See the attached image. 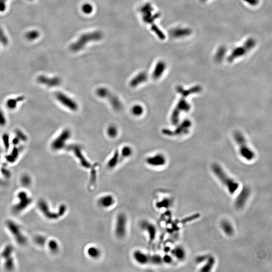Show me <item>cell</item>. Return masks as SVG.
Returning a JSON list of instances; mask_svg holds the SVG:
<instances>
[{
	"label": "cell",
	"mask_w": 272,
	"mask_h": 272,
	"mask_svg": "<svg viewBox=\"0 0 272 272\" xmlns=\"http://www.w3.org/2000/svg\"><path fill=\"white\" fill-rule=\"evenodd\" d=\"M132 154V149L129 146L124 147L121 151V156L123 158L130 157Z\"/></svg>",
	"instance_id": "obj_33"
},
{
	"label": "cell",
	"mask_w": 272,
	"mask_h": 272,
	"mask_svg": "<svg viewBox=\"0 0 272 272\" xmlns=\"http://www.w3.org/2000/svg\"><path fill=\"white\" fill-rule=\"evenodd\" d=\"M199 216H200V215L198 214H196L194 215H192V216L188 217L187 218H185L183 220V223H187L188 222L191 221L192 220H194V219H196L199 218Z\"/></svg>",
	"instance_id": "obj_40"
},
{
	"label": "cell",
	"mask_w": 272,
	"mask_h": 272,
	"mask_svg": "<svg viewBox=\"0 0 272 272\" xmlns=\"http://www.w3.org/2000/svg\"><path fill=\"white\" fill-rule=\"evenodd\" d=\"M147 75L144 72L138 74L131 81L130 83V86L132 87H136L137 86L146 82L147 80Z\"/></svg>",
	"instance_id": "obj_20"
},
{
	"label": "cell",
	"mask_w": 272,
	"mask_h": 272,
	"mask_svg": "<svg viewBox=\"0 0 272 272\" xmlns=\"http://www.w3.org/2000/svg\"><path fill=\"white\" fill-rule=\"evenodd\" d=\"M119 161V154L118 151H116L115 153L113 156L110 159L108 162V167L110 168H112L117 165Z\"/></svg>",
	"instance_id": "obj_28"
},
{
	"label": "cell",
	"mask_w": 272,
	"mask_h": 272,
	"mask_svg": "<svg viewBox=\"0 0 272 272\" xmlns=\"http://www.w3.org/2000/svg\"><path fill=\"white\" fill-rule=\"evenodd\" d=\"M7 122V120L3 112L0 110V126H4Z\"/></svg>",
	"instance_id": "obj_37"
},
{
	"label": "cell",
	"mask_w": 272,
	"mask_h": 272,
	"mask_svg": "<svg viewBox=\"0 0 272 272\" xmlns=\"http://www.w3.org/2000/svg\"><path fill=\"white\" fill-rule=\"evenodd\" d=\"M163 262H165V263H170L172 262V258L169 255H165L162 258Z\"/></svg>",
	"instance_id": "obj_43"
},
{
	"label": "cell",
	"mask_w": 272,
	"mask_h": 272,
	"mask_svg": "<svg viewBox=\"0 0 272 272\" xmlns=\"http://www.w3.org/2000/svg\"><path fill=\"white\" fill-rule=\"evenodd\" d=\"M192 31L190 29L187 28H178L173 30L171 34L172 36L175 38H180L190 35Z\"/></svg>",
	"instance_id": "obj_21"
},
{
	"label": "cell",
	"mask_w": 272,
	"mask_h": 272,
	"mask_svg": "<svg viewBox=\"0 0 272 272\" xmlns=\"http://www.w3.org/2000/svg\"><path fill=\"white\" fill-rule=\"evenodd\" d=\"M57 99L59 101L62 105L66 107L67 108L73 111H76L78 110V106L77 103L71 98L67 96V95L62 92L57 93L56 94Z\"/></svg>",
	"instance_id": "obj_9"
},
{
	"label": "cell",
	"mask_w": 272,
	"mask_h": 272,
	"mask_svg": "<svg viewBox=\"0 0 272 272\" xmlns=\"http://www.w3.org/2000/svg\"><path fill=\"white\" fill-rule=\"evenodd\" d=\"M166 66L164 62L160 61L157 63L154 69L152 77L154 79L157 80L162 76L165 70Z\"/></svg>",
	"instance_id": "obj_18"
},
{
	"label": "cell",
	"mask_w": 272,
	"mask_h": 272,
	"mask_svg": "<svg viewBox=\"0 0 272 272\" xmlns=\"http://www.w3.org/2000/svg\"><path fill=\"white\" fill-rule=\"evenodd\" d=\"M208 257L209 256H198L196 258V262H197L198 263H201L207 260Z\"/></svg>",
	"instance_id": "obj_42"
},
{
	"label": "cell",
	"mask_w": 272,
	"mask_h": 272,
	"mask_svg": "<svg viewBox=\"0 0 272 272\" xmlns=\"http://www.w3.org/2000/svg\"><path fill=\"white\" fill-rule=\"evenodd\" d=\"M152 7L148 4L142 8L141 12L143 14V19L145 22H147V23H151V22L155 19V18H156V16H152Z\"/></svg>",
	"instance_id": "obj_17"
},
{
	"label": "cell",
	"mask_w": 272,
	"mask_h": 272,
	"mask_svg": "<svg viewBox=\"0 0 272 272\" xmlns=\"http://www.w3.org/2000/svg\"><path fill=\"white\" fill-rule=\"evenodd\" d=\"M127 217L124 213H120L115 220V233L117 237L120 238H124L127 232Z\"/></svg>",
	"instance_id": "obj_5"
},
{
	"label": "cell",
	"mask_w": 272,
	"mask_h": 272,
	"mask_svg": "<svg viewBox=\"0 0 272 272\" xmlns=\"http://www.w3.org/2000/svg\"><path fill=\"white\" fill-rule=\"evenodd\" d=\"M0 42L4 45H7L8 44V39L3 30L0 27Z\"/></svg>",
	"instance_id": "obj_35"
},
{
	"label": "cell",
	"mask_w": 272,
	"mask_h": 272,
	"mask_svg": "<svg viewBox=\"0 0 272 272\" xmlns=\"http://www.w3.org/2000/svg\"><path fill=\"white\" fill-rule=\"evenodd\" d=\"M172 254L178 260H184L185 258V251L183 248L177 246L172 251Z\"/></svg>",
	"instance_id": "obj_24"
},
{
	"label": "cell",
	"mask_w": 272,
	"mask_h": 272,
	"mask_svg": "<svg viewBox=\"0 0 272 272\" xmlns=\"http://www.w3.org/2000/svg\"><path fill=\"white\" fill-rule=\"evenodd\" d=\"M245 2L251 6H256L258 4V0H244Z\"/></svg>",
	"instance_id": "obj_44"
},
{
	"label": "cell",
	"mask_w": 272,
	"mask_h": 272,
	"mask_svg": "<svg viewBox=\"0 0 272 272\" xmlns=\"http://www.w3.org/2000/svg\"><path fill=\"white\" fill-rule=\"evenodd\" d=\"M146 162L147 164L152 167H160L166 164V159L162 154H157L147 158Z\"/></svg>",
	"instance_id": "obj_12"
},
{
	"label": "cell",
	"mask_w": 272,
	"mask_h": 272,
	"mask_svg": "<svg viewBox=\"0 0 272 272\" xmlns=\"http://www.w3.org/2000/svg\"><path fill=\"white\" fill-rule=\"evenodd\" d=\"M71 135L70 130L66 129L62 132L52 144V147L54 150H61L66 145V143Z\"/></svg>",
	"instance_id": "obj_8"
},
{
	"label": "cell",
	"mask_w": 272,
	"mask_h": 272,
	"mask_svg": "<svg viewBox=\"0 0 272 272\" xmlns=\"http://www.w3.org/2000/svg\"><path fill=\"white\" fill-rule=\"evenodd\" d=\"M70 148L71 149V150L73 151L76 156L80 159L82 165L84 166L87 167L89 166L90 165H89V163L86 160L85 158H84L83 155L82 154V151H81L80 147L77 145H73V146H70Z\"/></svg>",
	"instance_id": "obj_22"
},
{
	"label": "cell",
	"mask_w": 272,
	"mask_h": 272,
	"mask_svg": "<svg viewBox=\"0 0 272 272\" xmlns=\"http://www.w3.org/2000/svg\"><path fill=\"white\" fill-rule=\"evenodd\" d=\"M152 29L153 31H154L156 33L157 35L161 39H165V36H164V34L162 33V32L158 28H157L156 26H154L152 28Z\"/></svg>",
	"instance_id": "obj_39"
},
{
	"label": "cell",
	"mask_w": 272,
	"mask_h": 272,
	"mask_svg": "<svg viewBox=\"0 0 272 272\" xmlns=\"http://www.w3.org/2000/svg\"><path fill=\"white\" fill-rule=\"evenodd\" d=\"M102 37L101 33L99 32H94L82 35L76 42L71 45V49L74 52L80 50L84 47L86 44L90 41L99 40Z\"/></svg>",
	"instance_id": "obj_4"
},
{
	"label": "cell",
	"mask_w": 272,
	"mask_h": 272,
	"mask_svg": "<svg viewBox=\"0 0 272 272\" xmlns=\"http://www.w3.org/2000/svg\"><path fill=\"white\" fill-rule=\"evenodd\" d=\"M221 226L222 229L227 235L231 236L233 234L234 231L233 227L229 222L226 220H224L221 222Z\"/></svg>",
	"instance_id": "obj_23"
},
{
	"label": "cell",
	"mask_w": 272,
	"mask_h": 272,
	"mask_svg": "<svg viewBox=\"0 0 272 272\" xmlns=\"http://www.w3.org/2000/svg\"><path fill=\"white\" fill-rule=\"evenodd\" d=\"M18 140H19V138H18V139H17V141H18ZM13 142H14V143H13V144H17V142H16V139L14 140V141H13Z\"/></svg>",
	"instance_id": "obj_45"
},
{
	"label": "cell",
	"mask_w": 272,
	"mask_h": 272,
	"mask_svg": "<svg viewBox=\"0 0 272 272\" xmlns=\"http://www.w3.org/2000/svg\"><path fill=\"white\" fill-rule=\"evenodd\" d=\"M118 133L117 127L115 126H111L107 129V134L111 138H115Z\"/></svg>",
	"instance_id": "obj_34"
},
{
	"label": "cell",
	"mask_w": 272,
	"mask_h": 272,
	"mask_svg": "<svg viewBox=\"0 0 272 272\" xmlns=\"http://www.w3.org/2000/svg\"><path fill=\"white\" fill-rule=\"evenodd\" d=\"M256 45V42L255 39L253 38H249L248 39L244 42L243 47H245L247 51H249L251 49H253V47H255V46Z\"/></svg>",
	"instance_id": "obj_29"
},
{
	"label": "cell",
	"mask_w": 272,
	"mask_h": 272,
	"mask_svg": "<svg viewBox=\"0 0 272 272\" xmlns=\"http://www.w3.org/2000/svg\"><path fill=\"white\" fill-rule=\"evenodd\" d=\"M4 144L6 148H8L9 147V136L7 134L4 135L3 137Z\"/></svg>",
	"instance_id": "obj_41"
},
{
	"label": "cell",
	"mask_w": 272,
	"mask_h": 272,
	"mask_svg": "<svg viewBox=\"0 0 272 272\" xmlns=\"http://www.w3.org/2000/svg\"><path fill=\"white\" fill-rule=\"evenodd\" d=\"M132 256L135 262L140 265H146L149 263L150 255L141 250L137 249L135 251Z\"/></svg>",
	"instance_id": "obj_13"
},
{
	"label": "cell",
	"mask_w": 272,
	"mask_h": 272,
	"mask_svg": "<svg viewBox=\"0 0 272 272\" xmlns=\"http://www.w3.org/2000/svg\"><path fill=\"white\" fill-rule=\"evenodd\" d=\"M26 38L29 40H34L37 39L39 37V33L36 30H32L26 33Z\"/></svg>",
	"instance_id": "obj_32"
},
{
	"label": "cell",
	"mask_w": 272,
	"mask_h": 272,
	"mask_svg": "<svg viewBox=\"0 0 272 272\" xmlns=\"http://www.w3.org/2000/svg\"><path fill=\"white\" fill-rule=\"evenodd\" d=\"M176 90L177 92L180 94V97L171 113L170 120L174 125L178 124L181 113L187 112L191 108L190 104L187 101V98L192 94L200 92L202 90V88L200 86L197 85L188 89H185L181 86H178Z\"/></svg>",
	"instance_id": "obj_1"
},
{
	"label": "cell",
	"mask_w": 272,
	"mask_h": 272,
	"mask_svg": "<svg viewBox=\"0 0 272 272\" xmlns=\"http://www.w3.org/2000/svg\"><path fill=\"white\" fill-rule=\"evenodd\" d=\"M192 124L190 120H185L180 123L174 130H170L165 129L162 130V133L168 136H180L188 134L192 127Z\"/></svg>",
	"instance_id": "obj_6"
},
{
	"label": "cell",
	"mask_w": 272,
	"mask_h": 272,
	"mask_svg": "<svg viewBox=\"0 0 272 272\" xmlns=\"http://www.w3.org/2000/svg\"><path fill=\"white\" fill-rule=\"evenodd\" d=\"M132 112L135 116L139 117L143 114L144 112V108L140 105H135L132 108Z\"/></svg>",
	"instance_id": "obj_30"
},
{
	"label": "cell",
	"mask_w": 272,
	"mask_h": 272,
	"mask_svg": "<svg viewBox=\"0 0 272 272\" xmlns=\"http://www.w3.org/2000/svg\"><path fill=\"white\" fill-rule=\"evenodd\" d=\"M141 227L143 230L148 233L150 241H154L156 234V228L155 225L149 222L144 221L141 223Z\"/></svg>",
	"instance_id": "obj_14"
},
{
	"label": "cell",
	"mask_w": 272,
	"mask_h": 272,
	"mask_svg": "<svg viewBox=\"0 0 272 272\" xmlns=\"http://www.w3.org/2000/svg\"><path fill=\"white\" fill-rule=\"evenodd\" d=\"M202 1H203V2H204V1H207V0H202Z\"/></svg>",
	"instance_id": "obj_46"
},
{
	"label": "cell",
	"mask_w": 272,
	"mask_h": 272,
	"mask_svg": "<svg viewBox=\"0 0 272 272\" xmlns=\"http://www.w3.org/2000/svg\"><path fill=\"white\" fill-rule=\"evenodd\" d=\"M96 93L98 96L104 98H108V100L110 102L113 108L119 111L122 110V106L120 100L115 94L110 92L108 89L105 88H100L96 91Z\"/></svg>",
	"instance_id": "obj_7"
},
{
	"label": "cell",
	"mask_w": 272,
	"mask_h": 272,
	"mask_svg": "<svg viewBox=\"0 0 272 272\" xmlns=\"http://www.w3.org/2000/svg\"><path fill=\"white\" fill-rule=\"evenodd\" d=\"M97 204L103 209H108L112 207L115 203V197L110 194L102 195L97 200Z\"/></svg>",
	"instance_id": "obj_11"
},
{
	"label": "cell",
	"mask_w": 272,
	"mask_h": 272,
	"mask_svg": "<svg viewBox=\"0 0 272 272\" xmlns=\"http://www.w3.org/2000/svg\"><path fill=\"white\" fill-rule=\"evenodd\" d=\"M16 99H10L7 102V106L10 109H14L16 107L17 103L19 101H22L23 97H20Z\"/></svg>",
	"instance_id": "obj_31"
},
{
	"label": "cell",
	"mask_w": 272,
	"mask_h": 272,
	"mask_svg": "<svg viewBox=\"0 0 272 272\" xmlns=\"http://www.w3.org/2000/svg\"><path fill=\"white\" fill-rule=\"evenodd\" d=\"M248 51L243 47H238L234 49L228 58L229 62H232L235 59L241 58L246 54Z\"/></svg>",
	"instance_id": "obj_16"
},
{
	"label": "cell",
	"mask_w": 272,
	"mask_h": 272,
	"mask_svg": "<svg viewBox=\"0 0 272 272\" xmlns=\"http://www.w3.org/2000/svg\"><path fill=\"white\" fill-rule=\"evenodd\" d=\"M170 203H171V202H170V200H168V199H166L165 200H163L162 202L159 203L158 207H168L170 205Z\"/></svg>",
	"instance_id": "obj_38"
},
{
	"label": "cell",
	"mask_w": 272,
	"mask_h": 272,
	"mask_svg": "<svg viewBox=\"0 0 272 272\" xmlns=\"http://www.w3.org/2000/svg\"><path fill=\"white\" fill-rule=\"evenodd\" d=\"M234 139L239 148V154L246 160L251 161L255 158V153L248 146L244 135L239 131L234 133Z\"/></svg>",
	"instance_id": "obj_3"
},
{
	"label": "cell",
	"mask_w": 272,
	"mask_h": 272,
	"mask_svg": "<svg viewBox=\"0 0 272 272\" xmlns=\"http://www.w3.org/2000/svg\"><path fill=\"white\" fill-rule=\"evenodd\" d=\"M212 169L215 176L226 187L230 194H234L239 188V184L227 175L219 164H213Z\"/></svg>",
	"instance_id": "obj_2"
},
{
	"label": "cell",
	"mask_w": 272,
	"mask_h": 272,
	"mask_svg": "<svg viewBox=\"0 0 272 272\" xmlns=\"http://www.w3.org/2000/svg\"><path fill=\"white\" fill-rule=\"evenodd\" d=\"M86 255L89 258L92 260H98L101 257L102 253L99 248L92 246H89L86 249Z\"/></svg>",
	"instance_id": "obj_19"
},
{
	"label": "cell",
	"mask_w": 272,
	"mask_h": 272,
	"mask_svg": "<svg viewBox=\"0 0 272 272\" xmlns=\"http://www.w3.org/2000/svg\"><path fill=\"white\" fill-rule=\"evenodd\" d=\"M206 261H207V262H206V264L201 269V271L202 272H206L211 271L215 263V260L212 256L208 257V258Z\"/></svg>",
	"instance_id": "obj_25"
},
{
	"label": "cell",
	"mask_w": 272,
	"mask_h": 272,
	"mask_svg": "<svg viewBox=\"0 0 272 272\" xmlns=\"http://www.w3.org/2000/svg\"><path fill=\"white\" fill-rule=\"evenodd\" d=\"M82 11L86 14H90L92 12V6L89 4H85L82 6Z\"/></svg>",
	"instance_id": "obj_36"
},
{
	"label": "cell",
	"mask_w": 272,
	"mask_h": 272,
	"mask_svg": "<svg viewBox=\"0 0 272 272\" xmlns=\"http://www.w3.org/2000/svg\"><path fill=\"white\" fill-rule=\"evenodd\" d=\"M40 83L51 87H54L59 85L61 83V80L58 77L49 78L44 76H40L37 79Z\"/></svg>",
	"instance_id": "obj_15"
},
{
	"label": "cell",
	"mask_w": 272,
	"mask_h": 272,
	"mask_svg": "<svg viewBox=\"0 0 272 272\" xmlns=\"http://www.w3.org/2000/svg\"><path fill=\"white\" fill-rule=\"evenodd\" d=\"M251 194V190L248 187H244L242 188L235 199V206L238 209H241L244 207L248 201Z\"/></svg>",
	"instance_id": "obj_10"
},
{
	"label": "cell",
	"mask_w": 272,
	"mask_h": 272,
	"mask_svg": "<svg viewBox=\"0 0 272 272\" xmlns=\"http://www.w3.org/2000/svg\"><path fill=\"white\" fill-rule=\"evenodd\" d=\"M226 52V49H225V47H219L217 50L216 54L215 56V60L217 62H220L222 61V60L223 59L224 56H225Z\"/></svg>",
	"instance_id": "obj_26"
},
{
	"label": "cell",
	"mask_w": 272,
	"mask_h": 272,
	"mask_svg": "<svg viewBox=\"0 0 272 272\" xmlns=\"http://www.w3.org/2000/svg\"><path fill=\"white\" fill-rule=\"evenodd\" d=\"M163 263L162 257L159 255H150L149 263L154 265H159Z\"/></svg>",
	"instance_id": "obj_27"
}]
</instances>
